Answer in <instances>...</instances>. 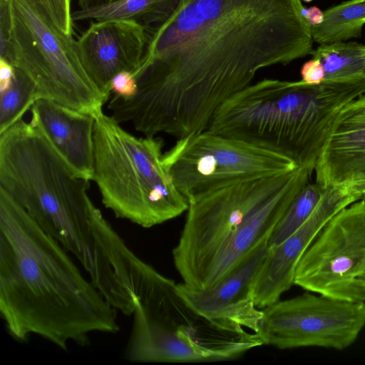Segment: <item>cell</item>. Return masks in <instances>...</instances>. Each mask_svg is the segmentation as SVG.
I'll list each match as a JSON object with an SVG mask.
<instances>
[{"mask_svg": "<svg viewBox=\"0 0 365 365\" xmlns=\"http://www.w3.org/2000/svg\"><path fill=\"white\" fill-rule=\"evenodd\" d=\"M312 56L324 68V81L344 82L365 78V44L354 41L320 44Z\"/></svg>", "mask_w": 365, "mask_h": 365, "instance_id": "d6986e66", "label": "cell"}, {"mask_svg": "<svg viewBox=\"0 0 365 365\" xmlns=\"http://www.w3.org/2000/svg\"><path fill=\"white\" fill-rule=\"evenodd\" d=\"M163 164L187 201L237 181L298 168L279 153L207 130L178 139L163 153Z\"/></svg>", "mask_w": 365, "mask_h": 365, "instance_id": "9c48e42d", "label": "cell"}, {"mask_svg": "<svg viewBox=\"0 0 365 365\" xmlns=\"http://www.w3.org/2000/svg\"><path fill=\"white\" fill-rule=\"evenodd\" d=\"M294 284L331 298L365 302V200L336 213L300 259Z\"/></svg>", "mask_w": 365, "mask_h": 365, "instance_id": "30bf717a", "label": "cell"}, {"mask_svg": "<svg viewBox=\"0 0 365 365\" xmlns=\"http://www.w3.org/2000/svg\"><path fill=\"white\" fill-rule=\"evenodd\" d=\"M305 2H311L312 0H303Z\"/></svg>", "mask_w": 365, "mask_h": 365, "instance_id": "f546056e", "label": "cell"}, {"mask_svg": "<svg viewBox=\"0 0 365 365\" xmlns=\"http://www.w3.org/2000/svg\"><path fill=\"white\" fill-rule=\"evenodd\" d=\"M300 73L302 81L313 85L321 83L325 77L324 68L322 63L314 58L303 64Z\"/></svg>", "mask_w": 365, "mask_h": 365, "instance_id": "d4e9b609", "label": "cell"}, {"mask_svg": "<svg viewBox=\"0 0 365 365\" xmlns=\"http://www.w3.org/2000/svg\"><path fill=\"white\" fill-rule=\"evenodd\" d=\"M303 7L300 0H180L146 28L137 93L114 98L115 117L145 136L205 131L259 71L312 55Z\"/></svg>", "mask_w": 365, "mask_h": 365, "instance_id": "6da1fadb", "label": "cell"}, {"mask_svg": "<svg viewBox=\"0 0 365 365\" xmlns=\"http://www.w3.org/2000/svg\"><path fill=\"white\" fill-rule=\"evenodd\" d=\"M94 117V172L92 180L102 203L118 218L150 228L187 210L163 164V140L138 138L103 110Z\"/></svg>", "mask_w": 365, "mask_h": 365, "instance_id": "8992f818", "label": "cell"}, {"mask_svg": "<svg viewBox=\"0 0 365 365\" xmlns=\"http://www.w3.org/2000/svg\"><path fill=\"white\" fill-rule=\"evenodd\" d=\"M316 182L348 190L365 183V95L336 115L314 168Z\"/></svg>", "mask_w": 365, "mask_h": 365, "instance_id": "9a60e30c", "label": "cell"}, {"mask_svg": "<svg viewBox=\"0 0 365 365\" xmlns=\"http://www.w3.org/2000/svg\"><path fill=\"white\" fill-rule=\"evenodd\" d=\"M328 188L329 185L308 182L274 227L268 240V247L279 245L304 224L322 202Z\"/></svg>", "mask_w": 365, "mask_h": 365, "instance_id": "44dd1931", "label": "cell"}, {"mask_svg": "<svg viewBox=\"0 0 365 365\" xmlns=\"http://www.w3.org/2000/svg\"><path fill=\"white\" fill-rule=\"evenodd\" d=\"M361 199L344 188L329 185L322 202L297 230L267 254L252 284L255 305L260 309L279 301L294 284L297 266L324 225L339 210Z\"/></svg>", "mask_w": 365, "mask_h": 365, "instance_id": "7c38bea8", "label": "cell"}, {"mask_svg": "<svg viewBox=\"0 0 365 365\" xmlns=\"http://www.w3.org/2000/svg\"><path fill=\"white\" fill-rule=\"evenodd\" d=\"M304 18L311 26H317L324 21V11L315 6H311L307 9V14Z\"/></svg>", "mask_w": 365, "mask_h": 365, "instance_id": "4316f807", "label": "cell"}, {"mask_svg": "<svg viewBox=\"0 0 365 365\" xmlns=\"http://www.w3.org/2000/svg\"><path fill=\"white\" fill-rule=\"evenodd\" d=\"M148 40L146 29L131 20L92 22L76 40L86 74L107 101L113 78L121 71L138 70Z\"/></svg>", "mask_w": 365, "mask_h": 365, "instance_id": "4fadbf2b", "label": "cell"}, {"mask_svg": "<svg viewBox=\"0 0 365 365\" xmlns=\"http://www.w3.org/2000/svg\"><path fill=\"white\" fill-rule=\"evenodd\" d=\"M15 67L7 61L0 58V94L6 91L11 85Z\"/></svg>", "mask_w": 365, "mask_h": 365, "instance_id": "484cf974", "label": "cell"}, {"mask_svg": "<svg viewBox=\"0 0 365 365\" xmlns=\"http://www.w3.org/2000/svg\"><path fill=\"white\" fill-rule=\"evenodd\" d=\"M10 28L3 58L36 84L38 99L93 114L108 101L86 74L76 41L45 20L26 0H9Z\"/></svg>", "mask_w": 365, "mask_h": 365, "instance_id": "52a82bcc", "label": "cell"}, {"mask_svg": "<svg viewBox=\"0 0 365 365\" xmlns=\"http://www.w3.org/2000/svg\"><path fill=\"white\" fill-rule=\"evenodd\" d=\"M256 334L262 344L279 349L317 347L344 350L365 326V302L307 291L262 309Z\"/></svg>", "mask_w": 365, "mask_h": 365, "instance_id": "8fae6325", "label": "cell"}, {"mask_svg": "<svg viewBox=\"0 0 365 365\" xmlns=\"http://www.w3.org/2000/svg\"><path fill=\"white\" fill-rule=\"evenodd\" d=\"M365 0H349L324 11V21L311 26L313 41L320 44L345 41L361 35Z\"/></svg>", "mask_w": 365, "mask_h": 365, "instance_id": "ffe728a7", "label": "cell"}, {"mask_svg": "<svg viewBox=\"0 0 365 365\" xmlns=\"http://www.w3.org/2000/svg\"><path fill=\"white\" fill-rule=\"evenodd\" d=\"M118 0H78V2L80 9H85L103 5Z\"/></svg>", "mask_w": 365, "mask_h": 365, "instance_id": "83f0119b", "label": "cell"}, {"mask_svg": "<svg viewBox=\"0 0 365 365\" xmlns=\"http://www.w3.org/2000/svg\"><path fill=\"white\" fill-rule=\"evenodd\" d=\"M262 242L245 259L214 286L193 289L183 282L178 289L199 314L213 321L237 324L256 333L262 317L252 292L253 279L268 251Z\"/></svg>", "mask_w": 365, "mask_h": 365, "instance_id": "5bb4252c", "label": "cell"}, {"mask_svg": "<svg viewBox=\"0 0 365 365\" xmlns=\"http://www.w3.org/2000/svg\"><path fill=\"white\" fill-rule=\"evenodd\" d=\"M89 187L30 122L0 134V187L86 271L96 265L107 225Z\"/></svg>", "mask_w": 365, "mask_h": 365, "instance_id": "3957f363", "label": "cell"}, {"mask_svg": "<svg viewBox=\"0 0 365 365\" xmlns=\"http://www.w3.org/2000/svg\"><path fill=\"white\" fill-rule=\"evenodd\" d=\"M365 93V78L309 84L264 78L224 102L205 130L279 153L313 173L340 110Z\"/></svg>", "mask_w": 365, "mask_h": 365, "instance_id": "277c9868", "label": "cell"}, {"mask_svg": "<svg viewBox=\"0 0 365 365\" xmlns=\"http://www.w3.org/2000/svg\"><path fill=\"white\" fill-rule=\"evenodd\" d=\"M361 198L365 200V195L361 197Z\"/></svg>", "mask_w": 365, "mask_h": 365, "instance_id": "4dcf8cb0", "label": "cell"}, {"mask_svg": "<svg viewBox=\"0 0 365 365\" xmlns=\"http://www.w3.org/2000/svg\"><path fill=\"white\" fill-rule=\"evenodd\" d=\"M180 0H118L103 5L79 9L71 14L73 21L131 20L145 29L160 22Z\"/></svg>", "mask_w": 365, "mask_h": 365, "instance_id": "ac0fdd59", "label": "cell"}, {"mask_svg": "<svg viewBox=\"0 0 365 365\" xmlns=\"http://www.w3.org/2000/svg\"><path fill=\"white\" fill-rule=\"evenodd\" d=\"M312 172L298 167L289 180L256 211L224 245L212 260L197 290L210 288L232 272L262 242L301 191Z\"/></svg>", "mask_w": 365, "mask_h": 365, "instance_id": "2e32d148", "label": "cell"}, {"mask_svg": "<svg viewBox=\"0 0 365 365\" xmlns=\"http://www.w3.org/2000/svg\"><path fill=\"white\" fill-rule=\"evenodd\" d=\"M294 170L237 181L188 201L186 220L172 252L175 267L187 287L200 288L224 245L283 187Z\"/></svg>", "mask_w": 365, "mask_h": 365, "instance_id": "ba28073f", "label": "cell"}, {"mask_svg": "<svg viewBox=\"0 0 365 365\" xmlns=\"http://www.w3.org/2000/svg\"><path fill=\"white\" fill-rule=\"evenodd\" d=\"M30 123L38 129L78 176L91 180L94 172V117L40 98L31 108Z\"/></svg>", "mask_w": 365, "mask_h": 365, "instance_id": "e0dca14e", "label": "cell"}, {"mask_svg": "<svg viewBox=\"0 0 365 365\" xmlns=\"http://www.w3.org/2000/svg\"><path fill=\"white\" fill-rule=\"evenodd\" d=\"M111 93L124 98L133 97L138 91V81L131 71H121L111 80Z\"/></svg>", "mask_w": 365, "mask_h": 365, "instance_id": "cb8c5ba5", "label": "cell"}, {"mask_svg": "<svg viewBox=\"0 0 365 365\" xmlns=\"http://www.w3.org/2000/svg\"><path fill=\"white\" fill-rule=\"evenodd\" d=\"M15 69L11 86L0 94V134L21 120L38 99L35 83L22 71Z\"/></svg>", "mask_w": 365, "mask_h": 365, "instance_id": "7402d4cb", "label": "cell"}, {"mask_svg": "<svg viewBox=\"0 0 365 365\" xmlns=\"http://www.w3.org/2000/svg\"><path fill=\"white\" fill-rule=\"evenodd\" d=\"M135 308L125 359L131 362L226 360L262 345L256 333L199 314L175 281L136 257L132 273Z\"/></svg>", "mask_w": 365, "mask_h": 365, "instance_id": "5b68a950", "label": "cell"}, {"mask_svg": "<svg viewBox=\"0 0 365 365\" xmlns=\"http://www.w3.org/2000/svg\"><path fill=\"white\" fill-rule=\"evenodd\" d=\"M45 20L66 35L72 36L71 0H26Z\"/></svg>", "mask_w": 365, "mask_h": 365, "instance_id": "603a6c76", "label": "cell"}, {"mask_svg": "<svg viewBox=\"0 0 365 365\" xmlns=\"http://www.w3.org/2000/svg\"><path fill=\"white\" fill-rule=\"evenodd\" d=\"M347 190L357 195L361 198V197L365 195V183L353 186Z\"/></svg>", "mask_w": 365, "mask_h": 365, "instance_id": "f1b7e54d", "label": "cell"}, {"mask_svg": "<svg viewBox=\"0 0 365 365\" xmlns=\"http://www.w3.org/2000/svg\"><path fill=\"white\" fill-rule=\"evenodd\" d=\"M0 314L19 341L38 335L63 350L118 331L117 310L67 252L0 187Z\"/></svg>", "mask_w": 365, "mask_h": 365, "instance_id": "7a4b0ae2", "label": "cell"}]
</instances>
